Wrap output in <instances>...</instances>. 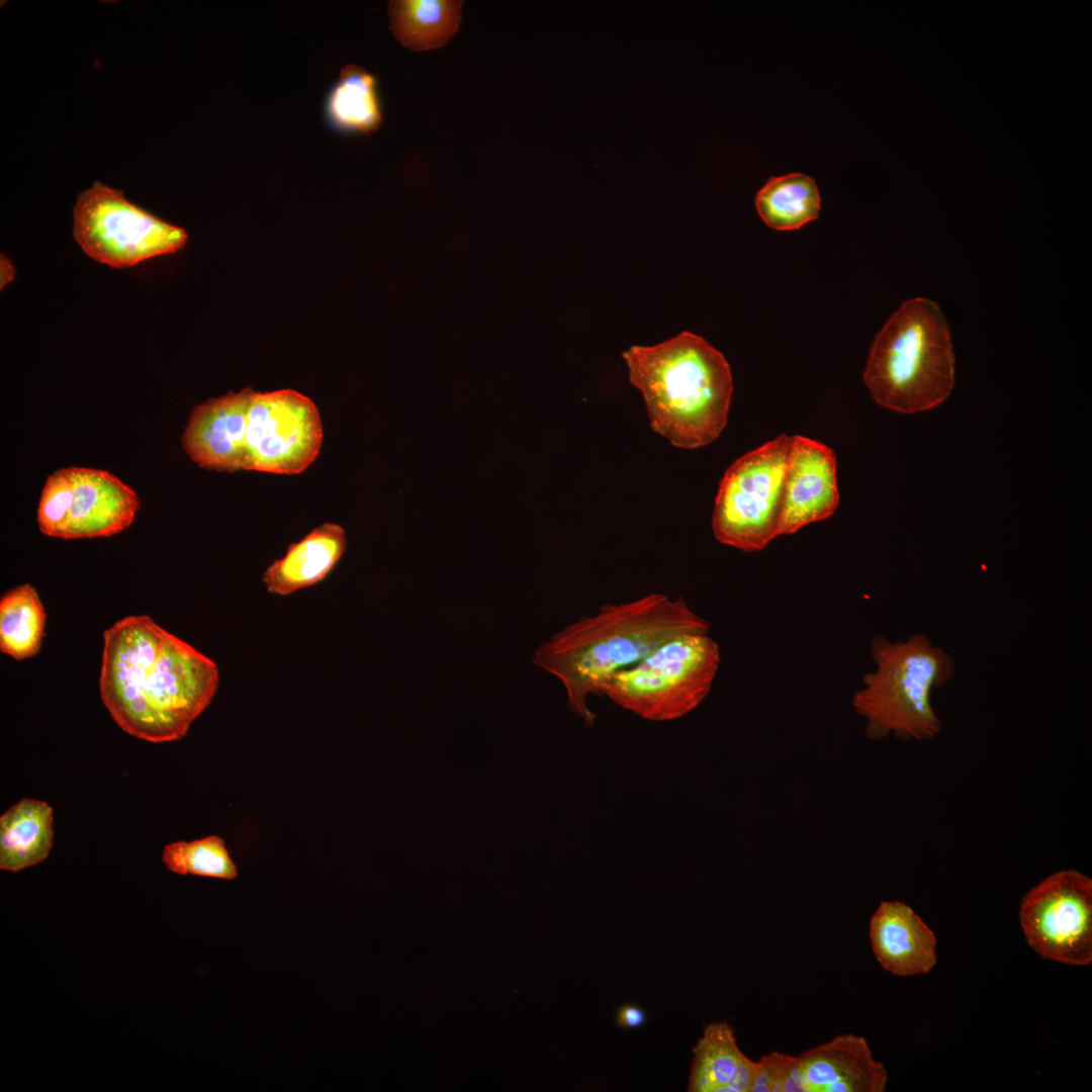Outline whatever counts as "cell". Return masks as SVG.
Here are the masks:
<instances>
[{"mask_svg": "<svg viewBox=\"0 0 1092 1092\" xmlns=\"http://www.w3.org/2000/svg\"><path fill=\"white\" fill-rule=\"evenodd\" d=\"M216 663L147 615L115 622L103 633L99 691L113 721L135 738H183L213 700Z\"/></svg>", "mask_w": 1092, "mask_h": 1092, "instance_id": "obj_1", "label": "cell"}, {"mask_svg": "<svg viewBox=\"0 0 1092 1092\" xmlns=\"http://www.w3.org/2000/svg\"><path fill=\"white\" fill-rule=\"evenodd\" d=\"M710 624L682 598L650 593L620 604H606L552 635L534 653L535 666L563 685L569 710L586 726L597 715L586 698L602 696L617 671L647 656L665 641L689 633L708 634Z\"/></svg>", "mask_w": 1092, "mask_h": 1092, "instance_id": "obj_2", "label": "cell"}, {"mask_svg": "<svg viewBox=\"0 0 1092 1092\" xmlns=\"http://www.w3.org/2000/svg\"><path fill=\"white\" fill-rule=\"evenodd\" d=\"M623 358L656 433L684 449L708 445L720 436L733 380L727 360L708 341L684 331L653 346H631Z\"/></svg>", "mask_w": 1092, "mask_h": 1092, "instance_id": "obj_3", "label": "cell"}, {"mask_svg": "<svg viewBox=\"0 0 1092 1092\" xmlns=\"http://www.w3.org/2000/svg\"><path fill=\"white\" fill-rule=\"evenodd\" d=\"M956 358L947 322L924 297L903 302L876 336L863 380L873 399L900 414L941 404L954 385Z\"/></svg>", "mask_w": 1092, "mask_h": 1092, "instance_id": "obj_4", "label": "cell"}, {"mask_svg": "<svg viewBox=\"0 0 1092 1092\" xmlns=\"http://www.w3.org/2000/svg\"><path fill=\"white\" fill-rule=\"evenodd\" d=\"M871 654L875 669L863 675V687L851 700L854 711L866 720L868 738L934 739L942 723L930 697L952 678V656L923 633L896 642L877 635Z\"/></svg>", "mask_w": 1092, "mask_h": 1092, "instance_id": "obj_5", "label": "cell"}, {"mask_svg": "<svg viewBox=\"0 0 1092 1092\" xmlns=\"http://www.w3.org/2000/svg\"><path fill=\"white\" fill-rule=\"evenodd\" d=\"M720 662L719 645L708 634H681L614 673L601 694L645 720H677L706 699Z\"/></svg>", "mask_w": 1092, "mask_h": 1092, "instance_id": "obj_6", "label": "cell"}, {"mask_svg": "<svg viewBox=\"0 0 1092 1092\" xmlns=\"http://www.w3.org/2000/svg\"><path fill=\"white\" fill-rule=\"evenodd\" d=\"M791 441L792 436L780 435L726 470L712 517L720 543L753 552L779 536Z\"/></svg>", "mask_w": 1092, "mask_h": 1092, "instance_id": "obj_7", "label": "cell"}, {"mask_svg": "<svg viewBox=\"0 0 1092 1092\" xmlns=\"http://www.w3.org/2000/svg\"><path fill=\"white\" fill-rule=\"evenodd\" d=\"M73 236L88 257L114 268L176 253L188 241L184 229L160 219L129 202L120 190L98 181L77 197Z\"/></svg>", "mask_w": 1092, "mask_h": 1092, "instance_id": "obj_8", "label": "cell"}, {"mask_svg": "<svg viewBox=\"0 0 1092 1092\" xmlns=\"http://www.w3.org/2000/svg\"><path fill=\"white\" fill-rule=\"evenodd\" d=\"M139 509L136 493L110 472L68 467L47 478L36 521L51 537H108L129 527Z\"/></svg>", "mask_w": 1092, "mask_h": 1092, "instance_id": "obj_9", "label": "cell"}, {"mask_svg": "<svg viewBox=\"0 0 1092 1092\" xmlns=\"http://www.w3.org/2000/svg\"><path fill=\"white\" fill-rule=\"evenodd\" d=\"M323 424L315 403L290 388L254 391L246 428L245 470L294 475L317 457Z\"/></svg>", "mask_w": 1092, "mask_h": 1092, "instance_id": "obj_10", "label": "cell"}, {"mask_svg": "<svg viewBox=\"0 0 1092 1092\" xmlns=\"http://www.w3.org/2000/svg\"><path fill=\"white\" fill-rule=\"evenodd\" d=\"M1027 943L1042 958L1073 966L1092 962V880L1076 870L1050 875L1019 908Z\"/></svg>", "mask_w": 1092, "mask_h": 1092, "instance_id": "obj_11", "label": "cell"}, {"mask_svg": "<svg viewBox=\"0 0 1092 1092\" xmlns=\"http://www.w3.org/2000/svg\"><path fill=\"white\" fill-rule=\"evenodd\" d=\"M836 457L827 445L792 436L779 536L832 516L839 505Z\"/></svg>", "mask_w": 1092, "mask_h": 1092, "instance_id": "obj_12", "label": "cell"}, {"mask_svg": "<svg viewBox=\"0 0 1092 1092\" xmlns=\"http://www.w3.org/2000/svg\"><path fill=\"white\" fill-rule=\"evenodd\" d=\"M254 390L209 398L196 404L182 434V447L198 466L220 471L245 470L246 428Z\"/></svg>", "mask_w": 1092, "mask_h": 1092, "instance_id": "obj_13", "label": "cell"}, {"mask_svg": "<svg viewBox=\"0 0 1092 1092\" xmlns=\"http://www.w3.org/2000/svg\"><path fill=\"white\" fill-rule=\"evenodd\" d=\"M805 1092H883L888 1073L876 1061L866 1038L852 1033L799 1055Z\"/></svg>", "mask_w": 1092, "mask_h": 1092, "instance_id": "obj_14", "label": "cell"}, {"mask_svg": "<svg viewBox=\"0 0 1092 1092\" xmlns=\"http://www.w3.org/2000/svg\"><path fill=\"white\" fill-rule=\"evenodd\" d=\"M870 940L879 964L895 976L927 974L936 965L935 934L905 903H880L870 920Z\"/></svg>", "mask_w": 1092, "mask_h": 1092, "instance_id": "obj_15", "label": "cell"}, {"mask_svg": "<svg viewBox=\"0 0 1092 1092\" xmlns=\"http://www.w3.org/2000/svg\"><path fill=\"white\" fill-rule=\"evenodd\" d=\"M343 527L324 523L292 543L263 573L269 594L286 597L324 580L346 551Z\"/></svg>", "mask_w": 1092, "mask_h": 1092, "instance_id": "obj_16", "label": "cell"}, {"mask_svg": "<svg viewBox=\"0 0 1092 1092\" xmlns=\"http://www.w3.org/2000/svg\"><path fill=\"white\" fill-rule=\"evenodd\" d=\"M693 1055L689 1092H751L756 1062L742 1053L728 1023H709Z\"/></svg>", "mask_w": 1092, "mask_h": 1092, "instance_id": "obj_17", "label": "cell"}, {"mask_svg": "<svg viewBox=\"0 0 1092 1092\" xmlns=\"http://www.w3.org/2000/svg\"><path fill=\"white\" fill-rule=\"evenodd\" d=\"M54 811L24 798L0 816V870L16 873L43 861L53 847Z\"/></svg>", "mask_w": 1092, "mask_h": 1092, "instance_id": "obj_18", "label": "cell"}, {"mask_svg": "<svg viewBox=\"0 0 1092 1092\" xmlns=\"http://www.w3.org/2000/svg\"><path fill=\"white\" fill-rule=\"evenodd\" d=\"M461 7V1H391L390 28L401 44L413 51L438 49L458 30Z\"/></svg>", "mask_w": 1092, "mask_h": 1092, "instance_id": "obj_19", "label": "cell"}, {"mask_svg": "<svg viewBox=\"0 0 1092 1092\" xmlns=\"http://www.w3.org/2000/svg\"><path fill=\"white\" fill-rule=\"evenodd\" d=\"M760 218L777 231H794L819 216L821 199L814 179L791 173L771 177L755 196Z\"/></svg>", "mask_w": 1092, "mask_h": 1092, "instance_id": "obj_20", "label": "cell"}, {"mask_svg": "<svg viewBox=\"0 0 1092 1092\" xmlns=\"http://www.w3.org/2000/svg\"><path fill=\"white\" fill-rule=\"evenodd\" d=\"M46 612L35 588L24 583L0 600V650L16 660L35 655L44 635Z\"/></svg>", "mask_w": 1092, "mask_h": 1092, "instance_id": "obj_21", "label": "cell"}, {"mask_svg": "<svg viewBox=\"0 0 1092 1092\" xmlns=\"http://www.w3.org/2000/svg\"><path fill=\"white\" fill-rule=\"evenodd\" d=\"M327 112L339 128L363 133L376 130L382 115L375 78L359 66L344 67L329 95Z\"/></svg>", "mask_w": 1092, "mask_h": 1092, "instance_id": "obj_22", "label": "cell"}, {"mask_svg": "<svg viewBox=\"0 0 1092 1092\" xmlns=\"http://www.w3.org/2000/svg\"><path fill=\"white\" fill-rule=\"evenodd\" d=\"M166 868L178 875H193L221 880L238 876L222 838L206 836L192 841H175L167 844L162 853Z\"/></svg>", "mask_w": 1092, "mask_h": 1092, "instance_id": "obj_23", "label": "cell"}, {"mask_svg": "<svg viewBox=\"0 0 1092 1092\" xmlns=\"http://www.w3.org/2000/svg\"><path fill=\"white\" fill-rule=\"evenodd\" d=\"M751 1092H805L799 1056L772 1052L760 1057Z\"/></svg>", "mask_w": 1092, "mask_h": 1092, "instance_id": "obj_24", "label": "cell"}, {"mask_svg": "<svg viewBox=\"0 0 1092 1092\" xmlns=\"http://www.w3.org/2000/svg\"><path fill=\"white\" fill-rule=\"evenodd\" d=\"M616 1021L623 1028H638L646 1022V1014L641 1007L626 1004L619 1008Z\"/></svg>", "mask_w": 1092, "mask_h": 1092, "instance_id": "obj_25", "label": "cell"}, {"mask_svg": "<svg viewBox=\"0 0 1092 1092\" xmlns=\"http://www.w3.org/2000/svg\"><path fill=\"white\" fill-rule=\"evenodd\" d=\"M15 277V268L12 265L9 258L3 254L0 257V288L3 289L7 284L13 281Z\"/></svg>", "mask_w": 1092, "mask_h": 1092, "instance_id": "obj_26", "label": "cell"}]
</instances>
